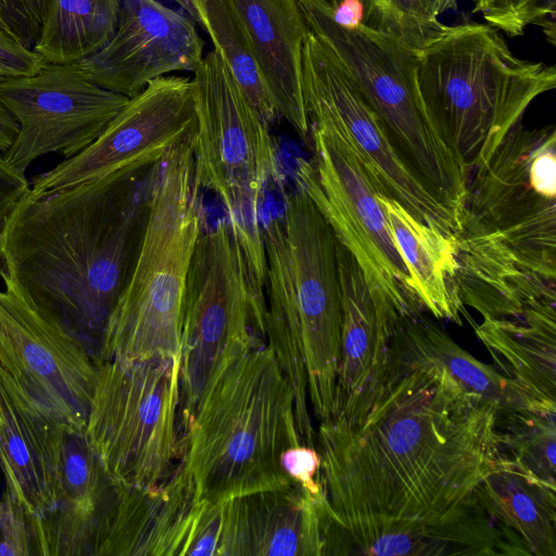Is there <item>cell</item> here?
Masks as SVG:
<instances>
[{
  "mask_svg": "<svg viewBox=\"0 0 556 556\" xmlns=\"http://www.w3.org/2000/svg\"><path fill=\"white\" fill-rule=\"evenodd\" d=\"M0 26L21 38L27 46L31 47L30 33L17 13L12 0H0Z\"/></svg>",
  "mask_w": 556,
  "mask_h": 556,
  "instance_id": "cell-38",
  "label": "cell"
},
{
  "mask_svg": "<svg viewBox=\"0 0 556 556\" xmlns=\"http://www.w3.org/2000/svg\"><path fill=\"white\" fill-rule=\"evenodd\" d=\"M179 403L178 355L99 366L85 433L118 485L154 488L177 469Z\"/></svg>",
  "mask_w": 556,
  "mask_h": 556,
  "instance_id": "cell-10",
  "label": "cell"
},
{
  "mask_svg": "<svg viewBox=\"0 0 556 556\" xmlns=\"http://www.w3.org/2000/svg\"><path fill=\"white\" fill-rule=\"evenodd\" d=\"M265 316L249 286L242 251L227 222L201 231L190 263L180 345V437L225 369L266 346Z\"/></svg>",
  "mask_w": 556,
  "mask_h": 556,
  "instance_id": "cell-11",
  "label": "cell"
},
{
  "mask_svg": "<svg viewBox=\"0 0 556 556\" xmlns=\"http://www.w3.org/2000/svg\"><path fill=\"white\" fill-rule=\"evenodd\" d=\"M203 507L181 463L157 486L118 485L115 513L99 556L189 555Z\"/></svg>",
  "mask_w": 556,
  "mask_h": 556,
  "instance_id": "cell-21",
  "label": "cell"
},
{
  "mask_svg": "<svg viewBox=\"0 0 556 556\" xmlns=\"http://www.w3.org/2000/svg\"><path fill=\"white\" fill-rule=\"evenodd\" d=\"M174 1L204 29L256 115L270 128L280 116L228 0Z\"/></svg>",
  "mask_w": 556,
  "mask_h": 556,
  "instance_id": "cell-29",
  "label": "cell"
},
{
  "mask_svg": "<svg viewBox=\"0 0 556 556\" xmlns=\"http://www.w3.org/2000/svg\"><path fill=\"white\" fill-rule=\"evenodd\" d=\"M302 90L312 117L327 118L348 137L379 184L417 220L455 236L459 225L397 153L381 122L350 76L309 30L303 48Z\"/></svg>",
  "mask_w": 556,
  "mask_h": 556,
  "instance_id": "cell-16",
  "label": "cell"
},
{
  "mask_svg": "<svg viewBox=\"0 0 556 556\" xmlns=\"http://www.w3.org/2000/svg\"><path fill=\"white\" fill-rule=\"evenodd\" d=\"M386 366L405 371L426 370L448 379L468 395L494 404L500 413L529 408L507 378L460 348L424 313L397 321Z\"/></svg>",
  "mask_w": 556,
  "mask_h": 556,
  "instance_id": "cell-25",
  "label": "cell"
},
{
  "mask_svg": "<svg viewBox=\"0 0 556 556\" xmlns=\"http://www.w3.org/2000/svg\"><path fill=\"white\" fill-rule=\"evenodd\" d=\"M194 131L195 127L156 164L143 240L109 318L99 366L180 356L187 277L202 231Z\"/></svg>",
  "mask_w": 556,
  "mask_h": 556,
  "instance_id": "cell-7",
  "label": "cell"
},
{
  "mask_svg": "<svg viewBox=\"0 0 556 556\" xmlns=\"http://www.w3.org/2000/svg\"><path fill=\"white\" fill-rule=\"evenodd\" d=\"M157 163L53 193L27 192L0 235V276L98 366L109 318L143 240Z\"/></svg>",
  "mask_w": 556,
  "mask_h": 556,
  "instance_id": "cell-2",
  "label": "cell"
},
{
  "mask_svg": "<svg viewBox=\"0 0 556 556\" xmlns=\"http://www.w3.org/2000/svg\"><path fill=\"white\" fill-rule=\"evenodd\" d=\"M294 394L266 345L230 364L180 437L195 498L211 505L294 483L283 453L300 445Z\"/></svg>",
  "mask_w": 556,
  "mask_h": 556,
  "instance_id": "cell-5",
  "label": "cell"
},
{
  "mask_svg": "<svg viewBox=\"0 0 556 556\" xmlns=\"http://www.w3.org/2000/svg\"><path fill=\"white\" fill-rule=\"evenodd\" d=\"M0 466L4 489L38 519L54 506L63 429L0 366Z\"/></svg>",
  "mask_w": 556,
  "mask_h": 556,
  "instance_id": "cell-20",
  "label": "cell"
},
{
  "mask_svg": "<svg viewBox=\"0 0 556 556\" xmlns=\"http://www.w3.org/2000/svg\"><path fill=\"white\" fill-rule=\"evenodd\" d=\"M41 556L39 520L10 491L0 498V556Z\"/></svg>",
  "mask_w": 556,
  "mask_h": 556,
  "instance_id": "cell-33",
  "label": "cell"
},
{
  "mask_svg": "<svg viewBox=\"0 0 556 556\" xmlns=\"http://www.w3.org/2000/svg\"><path fill=\"white\" fill-rule=\"evenodd\" d=\"M473 328L493 367L529 408L556 413V302L540 303L515 317L483 318Z\"/></svg>",
  "mask_w": 556,
  "mask_h": 556,
  "instance_id": "cell-24",
  "label": "cell"
},
{
  "mask_svg": "<svg viewBox=\"0 0 556 556\" xmlns=\"http://www.w3.org/2000/svg\"><path fill=\"white\" fill-rule=\"evenodd\" d=\"M129 98L93 83L78 63H45L35 74L0 80V103L17 124L5 162L25 173L51 153L72 157L92 143Z\"/></svg>",
  "mask_w": 556,
  "mask_h": 556,
  "instance_id": "cell-14",
  "label": "cell"
},
{
  "mask_svg": "<svg viewBox=\"0 0 556 556\" xmlns=\"http://www.w3.org/2000/svg\"><path fill=\"white\" fill-rule=\"evenodd\" d=\"M416 80L427 115L469 177L556 87V68L520 59L497 29L468 21L418 50Z\"/></svg>",
  "mask_w": 556,
  "mask_h": 556,
  "instance_id": "cell-6",
  "label": "cell"
},
{
  "mask_svg": "<svg viewBox=\"0 0 556 556\" xmlns=\"http://www.w3.org/2000/svg\"><path fill=\"white\" fill-rule=\"evenodd\" d=\"M313 160L299 159L298 182L355 257L376 303L401 317L426 312L378 199L381 188L342 130L311 118Z\"/></svg>",
  "mask_w": 556,
  "mask_h": 556,
  "instance_id": "cell-12",
  "label": "cell"
},
{
  "mask_svg": "<svg viewBox=\"0 0 556 556\" xmlns=\"http://www.w3.org/2000/svg\"><path fill=\"white\" fill-rule=\"evenodd\" d=\"M48 1L49 0H12L17 13L23 18L30 33L33 45L39 33Z\"/></svg>",
  "mask_w": 556,
  "mask_h": 556,
  "instance_id": "cell-37",
  "label": "cell"
},
{
  "mask_svg": "<svg viewBox=\"0 0 556 556\" xmlns=\"http://www.w3.org/2000/svg\"><path fill=\"white\" fill-rule=\"evenodd\" d=\"M476 495L508 544L525 545L533 556H556V490L507 456L483 479Z\"/></svg>",
  "mask_w": 556,
  "mask_h": 556,
  "instance_id": "cell-27",
  "label": "cell"
},
{
  "mask_svg": "<svg viewBox=\"0 0 556 556\" xmlns=\"http://www.w3.org/2000/svg\"><path fill=\"white\" fill-rule=\"evenodd\" d=\"M29 188L25 173L10 166L0 154V235L9 214Z\"/></svg>",
  "mask_w": 556,
  "mask_h": 556,
  "instance_id": "cell-36",
  "label": "cell"
},
{
  "mask_svg": "<svg viewBox=\"0 0 556 556\" xmlns=\"http://www.w3.org/2000/svg\"><path fill=\"white\" fill-rule=\"evenodd\" d=\"M0 366L54 425L85 430L99 366L85 346L27 301L5 276Z\"/></svg>",
  "mask_w": 556,
  "mask_h": 556,
  "instance_id": "cell-13",
  "label": "cell"
},
{
  "mask_svg": "<svg viewBox=\"0 0 556 556\" xmlns=\"http://www.w3.org/2000/svg\"><path fill=\"white\" fill-rule=\"evenodd\" d=\"M1 420H2V419H1V415H0V424H1Z\"/></svg>",
  "mask_w": 556,
  "mask_h": 556,
  "instance_id": "cell-42",
  "label": "cell"
},
{
  "mask_svg": "<svg viewBox=\"0 0 556 556\" xmlns=\"http://www.w3.org/2000/svg\"><path fill=\"white\" fill-rule=\"evenodd\" d=\"M332 519L325 494L298 483L223 503L218 556L328 555Z\"/></svg>",
  "mask_w": 556,
  "mask_h": 556,
  "instance_id": "cell-18",
  "label": "cell"
},
{
  "mask_svg": "<svg viewBox=\"0 0 556 556\" xmlns=\"http://www.w3.org/2000/svg\"><path fill=\"white\" fill-rule=\"evenodd\" d=\"M45 63L31 47L0 26V77L29 76L37 73Z\"/></svg>",
  "mask_w": 556,
  "mask_h": 556,
  "instance_id": "cell-34",
  "label": "cell"
},
{
  "mask_svg": "<svg viewBox=\"0 0 556 556\" xmlns=\"http://www.w3.org/2000/svg\"><path fill=\"white\" fill-rule=\"evenodd\" d=\"M334 9L345 5L349 0H327Z\"/></svg>",
  "mask_w": 556,
  "mask_h": 556,
  "instance_id": "cell-41",
  "label": "cell"
},
{
  "mask_svg": "<svg viewBox=\"0 0 556 556\" xmlns=\"http://www.w3.org/2000/svg\"><path fill=\"white\" fill-rule=\"evenodd\" d=\"M498 414L448 379L386 366L354 408L320 421L337 555H506L476 495L508 456Z\"/></svg>",
  "mask_w": 556,
  "mask_h": 556,
  "instance_id": "cell-1",
  "label": "cell"
},
{
  "mask_svg": "<svg viewBox=\"0 0 556 556\" xmlns=\"http://www.w3.org/2000/svg\"><path fill=\"white\" fill-rule=\"evenodd\" d=\"M336 250L342 328L333 417L348 414L374 390L386 367L391 337L402 318L376 303L355 257L338 239Z\"/></svg>",
  "mask_w": 556,
  "mask_h": 556,
  "instance_id": "cell-23",
  "label": "cell"
},
{
  "mask_svg": "<svg viewBox=\"0 0 556 556\" xmlns=\"http://www.w3.org/2000/svg\"><path fill=\"white\" fill-rule=\"evenodd\" d=\"M505 452L526 473L556 490V413L518 408L497 415Z\"/></svg>",
  "mask_w": 556,
  "mask_h": 556,
  "instance_id": "cell-30",
  "label": "cell"
},
{
  "mask_svg": "<svg viewBox=\"0 0 556 556\" xmlns=\"http://www.w3.org/2000/svg\"><path fill=\"white\" fill-rule=\"evenodd\" d=\"M298 2L309 30L350 76L397 153L459 223L468 174L422 105L418 51L359 21H343L327 0Z\"/></svg>",
  "mask_w": 556,
  "mask_h": 556,
  "instance_id": "cell-8",
  "label": "cell"
},
{
  "mask_svg": "<svg viewBox=\"0 0 556 556\" xmlns=\"http://www.w3.org/2000/svg\"><path fill=\"white\" fill-rule=\"evenodd\" d=\"M203 59L204 41L189 16L157 0H119L114 35L78 64L93 83L130 99L155 78L194 74Z\"/></svg>",
  "mask_w": 556,
  "mask_h": 556,
  "instance_id": "cell-17",
  "label": "cell"
},
{
  "mask_svg": "<svg viewBox=\"0 0 556 556\" xmlns=\"http://www.w3.org/2000/svg\"><path fill=\"white\" fill-rule=\"evenodd\" d=\"M266 260L265 332L294 394L303 444L334 415L341 358L342 305L336 236L326 217L295 182L282 214L263 226Z\"/></svg>",
  "mask_w": 556,
  "mask_h": 556,
  "instance_id": "cell-4",
  "label": "cell"
},
{
  "mask_svg": "<svg viewBox=\"0 0 556 556\" xmlns=\"http://www.w3.org/2000/svg\"><path fill=\"white\" fill-rule=\"evenodd\" d=\"M282 467L291 480L313 496L324 494L320 482V456L316 448L303 444L288 448L282 455Z\"/></svg>",
  "mask_w": 556,
  "mask_h": 556,
  "instance_id": "cell-35",
  "label": "cell"
},
{
  "mask_svg": "<svg viewBox=\"0 0 556 556\" xmlns=\"http://www.w3.org/2000/svg\"><path fill=\"white\" fill-rule=\"evenodd\" d=\"M118 498L85 430H64L53 508L39 518L41 556H99Z\"/></svg>",
  "mask_w": 556,
  "mask_h": 556,
  "instance_id": "cell-19",
  "label": "cell"
},
{
  "mask_svg": "<svg viewBox=\"0 0 556 556\" xmlns=\"http://www.w3.org/2000/svg\"><path fill=\"white\" fill-rule=\"evenodd\" d=\"M386 216L409 273L412 288L426 312L462 325L466 311L459 298L455 236L417 220L394 199L378 192Z\"/></svg>",
  "mask_w": 556,
  "mask_h": 556,
  "instance_id": "cell-26",
  "label": "cell"
},
{
  "mask_svg": "<svg viewBox=\"0 0 556 556\" xmlns=\"http://www.w3.org/2000/svg\"><path fill=\"white\" fill-rule=\"evenodd\" d=\"M193 79L198 91V180L201 188L220 199L243 254L253 300L265 312L266 260L260 210L264 188L277 168L270 128L256 115L214 49L204 55Z\"/></svg>",
  "mask_w": 556,
  "mask_h": 556,
  "instance_id": "cell-9",
  "label": "cell"
},
{
  "mask_svg": "<svg viewBox=\"0 0 556 556\" xmlns=\"http://www.w3.org/2000/svg\"><path fill=\"white\" fill-rule=\"evenodd\" d=\"M473 13L508 37H519L530 25L540 26L555 45L556 0H472Z\"/></svg>",
  "mask_w": 556,
  "mask_h": 556,
  "instance_id": "cell-32",
  "label": "cell"
},
{
  "mask_svg": "<svg viewBox=\"0 0 556 556\" xmlns=\"http://www.w3.org/2000/svg\"><path fill=\"white\" fill-rule=\"evenodd\" d=\"M118 15L119 0H49L33 50L46 63H78L109 42Z\"/></svg>",
  "mask_w": 556,
  "mask_h": 556,
  "instance_id": "cell-28",
  "label": "cell"
},
{
  "mask_svg": "<svg viewBox=\"0 0 556 556\" xmlns=\"http://www.w3.org/2000/svg\"><path fill=\"white\" fill-rule=\"evenodd\" d=\"M430 13L439 16L442 13L455 10L457 8V0H424Z\"/></svg>",
  "mask_w": 556,
  "mask_h": 556,
  "instance_id": "cell-40",
  "label": "cell"
},
{
  "mask_svg": "<svg viewBox=\"0 0 556 556\" xmlns=\"http://www.w3.org/2000/svg\"><path fill=\"white\" fill-rule=\"evenodd\" d=\"M3 77H0V80ZM17 134V124L10 113L0 103V151L4 152L14 141Z\"/></svg>",
  "mask_w": 556,
  "mask_h": 556,
  "instance_id": "cell-39",
  "label": "cell"
},
{
  "mask_svg": "<svg viewBox=\"0 0 556 556\" xmlns=\"http://www.w3.org/2000/svg\"><path fill=\"white\" fill-rule=\"evenodd\" d=\"M363 24L383 30L421 50L450 27L430 13L424 0H356Z\"/></svg>",
  "mask_w": 556,
  "mask_h": 556,
  "instance_id": "cell-31",
  "label": "cell"
},
{
  "mask_svg": "<svg viewBox=\"0 0 556 556\" xmlns=\"http://www.w3.org/2000/svg\"><path fill=\"white\" fill-rule=\"evenodd\" d=\"M280 117L311 144L302 90L303 48L309 33L298 0H228Z\"/></svg>",
  "mask_w": 556,
  "mask_h": 556,
  "instance_id": "cell-22",
  "label": "cell"
},
{
  "mask_svg": "<svg viewBox=\"0 0 556 556\" xmlns=\"http://www.w3.org/2000/svg\"><path fill=\"white\" fill-rule=\"evenodd\" d=\"M198 91L193 78L153 79L130 98L102 134L78 154L39 175L34 197L105 177H119L161 161L197 125Z\"/></svg>",
  "mask_w": 556,
  "mask_h": 556,
  "instance_id": "cell-15",
  "label": "cell"
},
{
  "mask_svg": "<svg viewBox=\"0 0 556 556\" xmlns=\"http://www.w3.org/2000/svg\"><path fill=\"white\" fill-rule=\"evenodd\" d=\"M455 235L463 305L517 316L556 299V128L517 123L468 177Z\"/></svg>",
  "mask_w": 556,
  "mask_h": 556,
  "instance_id": "cell-3",
  "label": "cell"
}]
</instances>
